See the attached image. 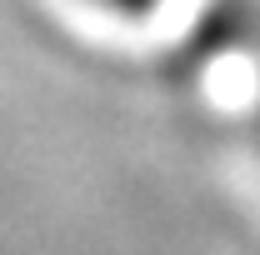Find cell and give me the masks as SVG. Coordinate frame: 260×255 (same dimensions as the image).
<instances>
[{"label": "cell", "mask_w": 260, "mask_h": 255, "mask_svg": "<svg viewBox=\"0 0 260 255\" xmlns=\"http://www.w3.org/2000/svg\"><path fill=\"white\" fill-rule=\"evenodd\" d=\"M100 10H110V15H145V10H155L160 0H90Z\"/></svg>", "instance_id": "obj_1"}]
</instances>
